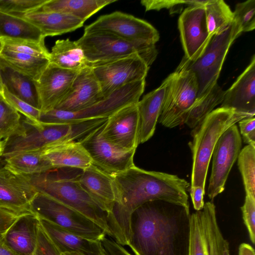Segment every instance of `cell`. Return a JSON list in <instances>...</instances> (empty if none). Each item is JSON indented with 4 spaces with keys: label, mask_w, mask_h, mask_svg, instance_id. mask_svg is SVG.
I'll use <instances>...</instances> for the list:
<instances>
[{
    "label": "cell",
    "mask_w": 255,
    "mask_h": 255,
    "mask_svg": "<svg viewBox=\"0 0 255 255\" xmlns=\"http://www.w3.org/2000/svg\"><path fill=\"white\" fill-rule=\"evenodd\" d=\"M239 255H255L254 249L248 244L242 243L239 248Z\"/></svg>",
    "instance_id": "c3c4849f"
},
{
    "label": "cell",
    "mask_w": 255,
    "mask_h": 255,
    "mask_svg": "<svg viewBox=\"0 0 255 255\" xmlns=\"http://www.w3.org/2000/svg\"><path fill=\"white\" fill-rule=\"evenodd\" d=\"M190 217L189 207L146 202L131 215L128 246L135 255H189Z\"/></svg>",
    "instance_id": "7a4b0ae2"
},
{
    "label": "cell",
    "mask_w": 255,
    "mask_h": 255,
    "mask_svg": "<svg viewBox=\"0 0 255 255\" xmlns=\"http://www.w3.org/2000/svg\"><path fill=\"white\" fill-rule=\"evenodd\" d=\"M38 218L32 212L20 216L3 235V239L18 255H31L37 242Z\"/></svg>",
    "instance_id": "cb8c5ba5"
},
{
    "label": "cell",
    "mask_w": 255,
    "mask_h": 255,
    "mask_svg": "<svg viewBox=\"0 0 255 255\" xmlns=\"http://www.w3.org/2000/svg\"><path fill=\"white\" fill-rule=\"evenodd\" d=\"M38 218L42 228L61 254L74 252L83 255H103L100 241L83 238L47 220Z\"/></svg>",
    "instance_id": "603a6c76"
},
{
    "label": "cell",
    "mask_w": 255,
    "mask_h": 255,
    "mask_svg": "<svg viewBox=\"0 0 255 255\" xmlns=\"http://www.w3.org/2000/svg\"><path fill=\"white\" fill-rule=\"evenodd\" d=\"M48 0H0V11L23 17L38 10Z\"/></svg>",
    "instance_id": "ab89813d"
},
{
    "label": "cell",
    "mask_w": 255,
    "mask_h": 255,
    "mask_svg": "<svg viewBox=\"0 0 255 255\" xmlns=\"http://www.w3.org/2000/svg\"><path fill=\"white\" fill-rule=\"evenodd\" d=\"M35 252L39 255H61L39 222L38 227L37 242Z\"/></svg>",
    "instance_id": "ee69618b"
},
{
    "label": "cell",
    "mask_w": 255,
    "mask_h": 255,
    "mask_svg": "<svg viewBox=\"0 0 255 255\" xmlns=\"http://www.w3.org/2000/svg\"><path fill=\"white\" fill-rule=\"evenodd\" d=\"M82 187L110 216L116 202L113 176L92 164L77 175Z\"/></svg>",
    "instance_id": "7402d4cb"
},
{
    "label": "cell",
    "mask_w": 255,
    "mask_h": 255,
    "mask_svg": "<svg viewBox=\"0 0 255 255\" xmlns=\"http://www.w3.org/2000/svg\"><path fill=\"white\" fill-rule=\"evenodd\" d=\"M207 27L210 36L220 33L232 23L233 13L223 0H208L204 5Z\"/></svg>",
    "instance_id": "e575fe53"
},
{
    "label": "cell",
    "mask_w": 255,
    "mask_h": 255,
    "mask_svg": "<svg viewBox=\"0 0 255 255\" xmlns=\"http://www.w3.org/2000/svg\"><path fill=\"white\" fill-rule=\"evenodd\" d=\"M5 166L13 172L21 175H34L54 170L42 151L15 153L3 158Z\"/></svg>",
    "instance_id": "f546056e"
},
{
    "label": "cell",
    "mask_w": 255,
    "mask_h": 255,
    "mask_svg": "<svg viewBox=\"0 0 255 255\" xmlns=\"http://www.w3.org/2000/svg\"><path fill=\"white\" fill-rule=\"evenodd\" d=\"M22 17L36 27L44 38L72 32L82 27L84 23L74 16L57 12L35 11Z\"/></svg>",
    "instance_id": "4316f807"
},
{
    "label": "cell",
    "mask_w": 255,
    "mask_h": 255,
    "mask_svg": "<svg viewBox=\"0 0 255 255\" xmlns=\"http://www.w3.org/2000/svg\"><path fill=\"white\" fill-rule=\"evenodd\" d=\"M95 127L91 120L76 123H34L22 115L17 134L3 141L1 157L26 151H42L65 141L78 140Z\"/></svg>",
    "instance_id": "277c9868"
},
{
    "label": "cell",
    "mask_w": 255,
    "mask_h": 255,
    "mask_svg": "<svg viewBox=\"0 0 255 255\" xmlns=\"http://www.w3.org/2000/svg\"><path fill=\"white\" fill-rule=\"evenodd\" d=\"M104 99L92 68L87 66L78 72L69 91L55 109L69 112H77Z\"/></svg>",
    "instance_id": "ffe728a7"
},
{
    "label": "cell",
    "mask_w": 255,
    "mask_h": 255,
    "mask_svg": "<svg viewBox=\"0 0 255 255\" xmlns=\"http://www.w3.org/2000/svg\"><path fill=\"white\" fill-rule=\"evenodd\" d=\"M225 93V91L217 83L197 97L189 111L185 124L192 129L196 127L217 106L222 103Z\"/></svg>",
    "instance_id": "836d02e7"
},
{
    "label": "cell",
    "mask_w": 255,
    "mask_h": 255,
    "mask_svg": "<svg viewBox=\"0 0 255 255\" xmlns=\"http://www.w3.org/2000/svg\"><path fill=\"white\" fill-rule=\"evenodd\" d=\"M5 101L17 112L34 123H39L40 111L9 93L4 87L1 93Z\"/></svg>",
    "instance_id": "b9f144b4"
},
{
    "label": "cell",
    "mask_w": 255,
    "mask_h": 255,
    "mask_svg": "<svg viewBox=\"0 0 255 255\" xmlns=\"http://www.w3.org/2000/svg\"><path fill=\"white\" fill-rule=\"evenodd\" d=\"M0 57L15 70L36 82L49 64L48 58L1 49Z\"/></svg>",
    "instance_id": "d6a6232c"
},
{
    "label": "cell",
    "mask_w": 255,
    "mask_h": 255,
    "mask_svg": "<svg viewBox=\"0 0 255 255\" xmlns=\"http://www.w3.org/2000/svg\"><path fill=\"white\" fill-rule=\"evenodd\" d=\"M30 210L38 218L89 240L100 241L107 235L102 228L85 216L39 192L31 201Z\"/></svg>",
    "instance_id": "9c48e42d"
},
{
    "label": "cell",
    "mask_w": 255,
    "mask_h": 255,
    "mask_svg": "<svg viewBox=\"0 0 255 255\" xmlns=\"http://www.w3.org/2000/svg\"><path fill=\"white\" fill-rule=\"evenodd\" d=\"M76 41L84 51L88 66L91 67L135 54L149 66L158 53L155 45L130 41L103 32H84Z\"/></svg>",
    "instance_id": "8992f818"
},
{
    "label": "cell",
    "mask_w": 255,
    "mask_h": 255,
    "mask_svg": "<svg viewBox=\"0 0 255 255\" xmlns=\"http://www.w3.org/2000/svg\"><path fill=\"white\" fill-rule=\"evenodd\" d=\"M54 169L69 167L84 170L92 164V160L78 140L63 142L42 151Z\"/></svg>",
    "instance_id": "d4e9b609"
},
{
    "label": "cell",
    "mask_w": 255,
    "mask_h": 255,
    "mask_svg": "<svg viewBox=\"0 0 255 255\" xmlns=\"http://www.w3.org/2000/svg\"><path fill=\"white\" fill-rule=\"evenodd\" d=\"M3 89V85L2 83L0 73V94L2 93Z\"/></svg>",
    "instance_id": "816d5d0a"
},
{
    "label": "cell",
    "mask_w": 255,
    "mask_h": 255,
    "mask_svg": "<svg viewBox=\"0 0 255 255\" xmlns=\"http://www.w3.org/2000/svg\"></svg>",
    "instance_id": "db71d44e"
},
{
    "label": "cell",
    "mask_w": 255,
    "mask_h": 255,
    "mask_svg": "<svg viewBox=\"0 0 255 255\" xmlns=\"http://www.w3.org/2000/svg\"><path fill=\"white\" fill-rule=\"evenodd\" d=\"M163 81L165 92L158 122L173 128L185 124L198 96V83L194 73L181 62Z\"/></svg>",
    "instance_id": "52a82bcc"
},
{
    "label": "cell",
    "mask_w": 255,
    "mask_h": 255,
    "mask_svg": "<svg viewBox=\"0 0 255 255\" xmlns=\"http://www.w3.org/2000/svg\"><path fill=\"white\" fill-rule=\"evenodd\" d=\"M2 236L0 237V255H18L7 246Z\"/></svg>",
    "instance_id": "7dc6e473"
},
{
    "label": "cell",
    "mask_w": 255,
    "mask_h": 255,
    "mask_svg": "<svg viewBox=\"0 0 255 255\" xmlns=\"http://www.w3.org/2000/svg\"><path fill=\"white\" fill-rule=\"evenodd\" d=\"M111 175L116 202L109 225L112 239L122 246L129 243L132 214L144 203L164 200L189 207V183L176 175L146 171L134 165Z\"/></svg>",
    "instance_id": "6da1fadb"
},
{
    "label": "cell",
    "mask_w": 255,
    "mask_h": 255,
    "mask_svg": "<svg viewBox=\"0 0 255 255\" xmlns=\"http://www.w3.org/2000/svg\"><path fill=\"white\" fill-rule=\"evenodd\" d=\"M0 73L3 87L11 94L39 109L35 81L14 69L0 57Z\"/></svg>",
    "instance_id": "83f0119b"
},
{
    "label": "cell",
    "mask_w": 255,
    "mask_h": 255,
    "mask_svg": "<svg viewBox=\"0 0 255 255\" xmlns=\"http://www.w3.org/2000/svg\"><path fill=\"white\" fill-rule=\"evenodd\" d=\"M79 71L63 69L49 63L35 82L41 112L57 107L69 91Z\"/></svg>",
    "instance_id": "ac0fdd59"
},
{
    "label": "cell",
    "mask_w": 255,
    "mask_h": 255,
    "mask_svg": "<svg viewBox=\"0 0 255 255\" xmlns=\"http://www.w3.org/2000/svg\"><path fill=\"white\" fill-rule=\"evenodd\" d=\"M243 218L249 232L250 240L255 243V197L246 195L241 207Z\"/></svg>",
    "instance_id": "7bdbcfd3"
},
{
    "label": "cell",
    "mask_w": 255,
    "mask_h": 255,
    "mask_svg": "<svg viewBox=\"0 0 255 255\" xmlns=\"http://www.w3.org/2000/svg\"><path fill=\"white\" fill-rule=\"evenodd\" d=\"M100 241L103 255H131L122 245L113 239L104 237Z\"/></svg>",
    "instance_id": "bcb514c9"
},
{
    "label": "cell",
    "mask_w": 255,
    "mask_h": 255,
    "mask_svg": "<svg viewBox=\"0 0 255 255\" xmlns=\"http://www.w3.org/2000/svg\"><path fill=\"white\" fill-rule=\"evenodd\" d=\"M3 38L39 41L45 39L41 31L24 18L0 11V39Z\"/></svg>",
    "instance_id": "1f68e13d"
},
{
    "label": "cell",
    "mask_w": 255,
    "mask_h": 255,
    "mask_svg": "<svg viewBox=\"0 0 255 255\" xmlns=\"http://www.w3.org/2000/svg\"><path fill=\"white\" fill-rule=\"evenodd\" d=\"M145 79L128 84L108 97L86 109L75 112L53 109L41 112L39 122L47 124L76 123L100 118H108L128 105L137 103L144 92Z\"/></svg>",
    "instance_id": "ba28073f"
},
{
    "label": "cell",
    "mask_w": 255,
    "mask_h": 255,
    "mask_svg": "<svg viewBox=\"0 0 255 255\" xmlns=\"http://www.w3.org/2000/svg\"><path fill=\"white\" fill-rule=\"evenodd\" d=\"M249 117L254 116L220 107L193 128V140L189 143L192 155L189 192L195 190L205 192L208 167L217 141L228 128Z\"/></svg>",
    "instance_id": "3957f363"
},
{
    "label": "cell",
    "mask_w": 255,
    "mask_h": 255,
    "mask_svg": "<svg viewBox=\"0 0 255 255\" xmlns=\"http://www.w3.org/2000/svg\"><path fill=\"white\" fill-rule=\"evenodd\" d=\"M163 81L156 89L144 95L137 103L139 118V143L153 135L161 113L165 92Z\"/></svg>",
    "instance_id": "484cf974"
},
{
    "label": "cell",
    "mask_w": 255,
    "mask_h": 255,
    "mask_svg": "<svg viewBox=\"0 0 255 255\" xmlns=\"http://www.w3.org/2000/svg\"><path fill=\"white\" fill-rule=\"evenodd\" d=\"M242 138L236 124L228 128L217 141L213 152L212 167L207 194L212 201L225 189L230 171L241 150Z\"/></svg>",
    "instance_id": "5bb4252c"
},
{
    "label": "cell",
    "mask_w": 255,
    "mask_h": 255,
    "mask_svg": "<svg viewBox=\"0 0 255 255\" xmlns=\"http://www.w3.org/2000/svg\"><path fill=\"white\" fill-rule=\"evenodd\" d=\"M22 115L11 107L0 93V140L15 135L21 126Z\"/></svg>",
    "instance_id": "8d00e7d4"
},
{
    "label": "cell",
    "mask_w": 255,
    "mask_h": 255,
    "mask_svg": "<svg viewBox=\"0 0 255 255\" xmlns=\"http://www.w3.org/2000/svg\"><path fill=\"white\" fill-rule=\"evenodd\" d=\"M137 103L126 106L108 117L101 132L104 139L125 149H136L139 144Z\"/></svg>",
    "instance_id": "e0dca14e"
},
{
    "label": "cell",
    "mask_w": 255,
    "mask_h": 255,
    "mask_svg": "<svg viewBox=\"0 0 255 255\" xmlns=\"http://www.w3.org/2000/svg\"><path fill=\"white\" fill-rule=\"evenodd\" d=\"M38 191L26 175L17 174L0 159V207L17 213L31 212V201Z\"/></svg>",
    "instance_id": "d6986e66"
},
{
    "label": "cell",
    "mask_w": 255,
    "mask_h": 255,
    "mask_svg": "<svg viewBox=\"0 0 255 255\" xmlns=\"http://www.w3.org/2000/svg\"><path fill=\"white\" fill-rule=\"evenodd\" d=\"M233 13V22L240 34L255 29V0H248L237 3Z\"/></svg>",
    "instance_id": "f35d334b"
},
{
    "label": "cell",
    "mask_w": 255,
    "mask_h": 255,
    "mask_svg": "<svg viewBox=\"0 0 255 255\" xmlns=\"http://www.w3.org/2000/svg\"><path fill=\"white\" fill-rule=\"evenodd\" d=\"M92 68L105 99L128 84L145 79L149 66L135 54Z\"/></svg>",
    "instance_id": "9a60e30c"
},
{
    "label": "cell",
    "mask_w": 255,
    "mask_h": 255,
    "mask_svg": "<svg viewBox=\"0 0 255 255\" xmlns=\"http://www.w3.org/2000/svg\"><path fill=\"white\" fill-rule=\"evenodd\" d=\"M238 123L244 142L255 147V116L244 118Z\"/></svg>",
    "instance_id": "f6af8a7d"
},
{
    "label": "cell",
    "mask_w": 255,
    "mask_h": 255,
    "mask_svg": "<svg viewBox=\"0 0 255 255\" xmlns=\"http://www.w3.org/2000/svg\"><path fill=\"white\" fill-rule=\"evenodd\" d=\"M117 0H48L37 11L71 15L84 22L104 6Z\"/></svg>",
    "instance_id": "f1b7e54d"
},
{
    "label": "cell",
    "mask_w": 255,
    "mask_h": 255,
    "mask_svg": "<svg viewBox=\"0 0 255 255\" xmlns=\"http://www.w3.org/2000/svg\"><path fill=\"white\" fill-rule=\"evenodd\" d=\"M208 0H143L140 1L146 11L168 9L170 14L180 12L184 7L204 5Z\"/></svg>",
    "instance_id": "60d3db41"
},
{
    "label": "cell",
    "mask_w": 255,
    "mask_h": 255,
    "mask_svg": "<svg viewBox=\"0 0 255 255\" xmlns=\"http://www.w3.org/2000/svg\"><path fill=\"white\" fill-rule=\"evenodd\" d=\"M221 107L250 116L255 115V56L236 81L225 91Z\"/></svg>",
    "instance_id": "44dd1931"
},
{
    "label": "cell",
    "mask_w": 255,
    "mask_h": 255,
    "mask_svg": "<svg viewBox=\"0 0 255 255\" xmlns=\"http://www.w3.org/2000/svg\"><path fill=\"white\" fill-rule=\"evenodd\" d=\"M3 141L0 140V159L1 157L3 150Z\"/></svg>",
    "instance_id": "f907efd6"
},
{
    "label": "cell",
    "mask_w": 255,
    "mask_h": 255,
    "mask_svg": "<svg viewBox=\"0 0 255 255\" xmlns=\"http://www.w3.org/2000/svg\"><path fill=\"white\" fill-rule=\"evenodd\" d=\"M61 255H83L77 252H64L61 254Z\"/></svg>",
    "instance_id": "681fc988"
},
{
    "label": "cell",
    "mask_w": 255,
    "mask_h": 255,
    "mask_svg": "<svg viewBox=\"0 0 255 255\" xmlns=\"http://www.w3.org/2000/svg\"><path fill=\"white\" fill-rule=\"evenodd\" d=\"M100 31L132 42L155 45L159 40L158 31L149 23L120 11L101 15L85 26L84 32Z\"/></svg>",
    "instance_id": "7c38bea8"
},
{
    "label": "cell",
    "mask_w": 255,
    "mask_h": 255,
    "mask_svg": "<svg viewBox=\"0 0 255 255\" xmlns=\"http://www.w3.org/2000/svg\"><path fill=\"white\" fill-rule=\"evenodd\" d=\"M204 5L186 7L178 21L183 57L191 62L200 56L211 38L207 27Z\"/></svg>",
    "instance_id": "2e32d148"
},
{
    "label": "cell",
    "mask_w": 255,
    "mask_h": 255,
    "mask_svg": "<svg viewBox=\"0 0 255 255\" xmlns=\"http://www.w3.org/2000/svg\"><path fill=\"white\" fill-rule=\"evenodd\" d=\"M49 62L59 67L75 71L88 66L82 48L76 41L57 40L49 52Z\"/></svg>",
    "instance_id": "4dcf8cb0"
},
{
    "label": "cell",
    "mask_w": 255,
    "mask_h": 255,
    "mask_svg": "<svg viewBox=\"0 0 255 255\" xmlns=\"http://www.w3.org/2000/svg\"><path fill=\"white\" fill-rule=\"evenodd\" d=\"M1 43H0V51L1 50Z\"/></svg>",
    "instance_id": "f5cc1de1"
},
{
    "label": "cell",
    "mask_w": 255,
    "mask_h": 255,
    "mask_svg": "<svg viewBox=\"0 0 255 255\" xmlns=\"http://www.w3.org/2000/svg\"><path fill=\"white\" fill-rule=\"evenodd\" d=\"M241 34L232 23L224 31L213 35L204 51L194 61L183 58L181 62L195 75L198 83L197 97L217 83L229 49Z\"/></svg>",
    "instance_id": "30bf717a"
},
{
    "label": "cell",
    "mask_w": 255,
    "mask_h": 255,
    "mask_svg": "<svg viewBox=\"0 0 255 255\" xmlns=\"http://www.w3.org/2000/svg\"><path fill=\"white\" fill-rule=\"evenodd\" d=\"M105 123L78 141L87 151L92 164L114 175L134 165L133 157L136 149H125L104 139L101 132Z\"/></svg>",
    "instance_id": "4fadbf2b"
},
{
    "label": "cell",
    "mask_w": 255,
    "mask_h": 255,
    "mask_svg": "<svg viewBox=\"0 0 255 255\" xmlns=\"http://www.w3.org/2000/svg\"><path fill=\"white\" fill-rule=\"evenodd\" d=\"M0 41L1 49L49 59V52L44 40L3 38L0 39Z\"/></svg>",
    "instance_id": "74e56055"
},
{
    "label": "cell",
    "mask_w": 255,
    "mask_h": 255,
    "mask_svg": "<svg viewBox=\"0 0 255 255\" xmlns=\"http://www.w3.org/2000/svg\"><path fill=\"white\" fill-rule=\"evenodd\" d=\"M189 255H230L229 244L219 227L213 202L191 215Z\"/></svg>",
    "instance_id": "8fae6325"
},
{
    "label": "cell",
    "mask_w": 255,
    "mask_h": 255,
    "mask_svg": "<svg viewBox=\"0 0 255 255\" xmlns=\"http://www.w3.org/2000/svg\"><path fill=\"white\" fill-rule=\"evenodd\" d=\"M238 165L246 195L255 197V147L247 145L241 150Z\"/></svg>",
    "instance_id": "d590c367"
},
{
    "label": "cell",
    "mask_w": 255,
    "mask_h": 255,
    "mask_svg": "<svg viewBox=\"0 0 255 255\" xmlns=\"http://www.w3.org/2000/svg\"><path fill=\"white\" fill-rule=\"evenodd\" d=\"M38 192L42 193L85 216L112 237L109 215L82 187L77 176L71 177L53 170L38 175H26Z\"/></svg>",
    "instance_id": "5b68a950"
}]
</instances>
